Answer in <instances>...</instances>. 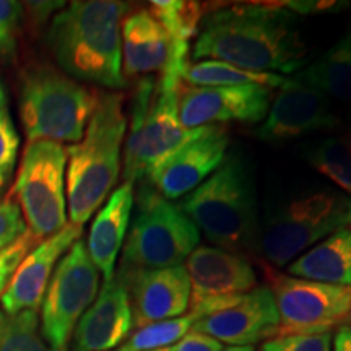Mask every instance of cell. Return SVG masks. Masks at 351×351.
I'll return each mask as SVG.
<instances>
[{
	"mask_svg": "<svg viewBox=\"0 0 351 351\" xmlns=\"http://www.w3.org/2000/svg\"><path fill=\"white\" fill-rule=\"evenodd\" d=\"M309 47L300 16L274 3L218 7L202 20L192 59H212L262 73H295Z\"/></svg>",
	"mask_w": 351,
	"mask_h": 351,
	"instance_id": "cell-1",
	"label": "cell"
},
{
	"mask_svg": "<svg viewBox=\"0 0 351 351\" xmlns=\"http://www.w3.org/2000/svg\"><path fill=\"white\" fill-rule=\"evenodd\" d=\"M127 10L125 2L78 0L57 13L46 44L65 75L112 90L125 86L121 23Z\"/></svg>",
	"mask_w": 351,
	"mask_h": 351,
	"instance_id": "cell-2",
	"label": "cell"
},
{
	"mask_svg": "<svg viewBox=\"0 0 351 351\" xmlns=\"http://www.w3.org/2000/svg\"><path fill=\"white\" fill-rule=\"evenodd\" d=\"M178 207L215 247L257 254L261 213L251 161L238 148Z\"/></svg>",
	"mask_w": 351,
	"mask_h": 351,
	"instance_id": "cell-3",
	"label": "cell"
},
{
	"mask_svg": "<svg viewBox=\"0 0 351 351\" xmlns=\"http://www.w3.org/2000/svg\"><path fill=\"white\" fill-rule=\"evenodd\" d=\"M124 96L101 93L80 142L67 150V204L70 223L83 226L116 187L122 143L127 134Z\"/></svg>",
	"mask_w": 351,
	"mask_h": 351,
	"instance_id": "cell-4",
	"label": "cell"
},
{
	"mask_svg": "<svg viewBox=\"0 0 351 351\" xmlns=\"http://www.w3.org/2000/svg\"><path fill=\"white\" fill-rule=\"evenodd\" d=\"M187 65H174L160 78L143 77L132 101L130 129L124 147V182L148 181L176 150L199 129H184L179 119V95Z\"/></svg>",
	"mask_w": 351,
	"mask_h": 351,
	"instance_id": "cell-5",
	"label": "cell"
},
{
	"mask_svg": "<svg viewBox=\"0 0 351 351\" xmlns=\"http://www.w3.org/2000/svg\"><path fill=\"white\" fill-rule=\"evenodd\" d=\"M351 228V199L330 186L301 187L267 204L257 254L274 267L289 265L333 232Z\"/></svg>",
	"mask_w": 351,
	"mask_h": 351,
	"instance_id": "cell-6",
	"label": "cell"
},
{
	"mask_svg": "<svg viewBox=\"0 0 351 351\" xmlns=\"http://www.w3.org/2000/svg\"><path fill=\"white\" fill-rule=\"evenodd\" d=\"M98 91L80 85L60 69L34 64L20 78L19 111L28 142H80Z\"/></svg>",
	"mask_w": 351,
	"mask_h": 351,
	"instance_id": "cell-7",
	"label": "cell"
},
{
	"mask_svg": "<svg viewBox=\"0 0 351 351\" xmlns=\"http://www.w3.org/2000/svg\"><path fill=\"white\" fill-rule=\"evenodd\" d=\"M200 231L178 204L148 184L137 195V212L122 245V271L160 270L182 265L199 247Z\"/></svg>",
	"mask_w": 351,
	"mask_h": 351,
	"instance_id": "cell-8",
	"label": "cell"
},
{
	"mask_svg": "<svg viewBox=\"0 0 351 351\" xmlns=\"http://www.w3.org/2000/svg\"><path fill=\"white\" fill-rule=\"evenodd\" d=\"M65 166L67 150L62 143L51 140L26 143L12 195L23 215L26 228L39 241L67 225Z\"/></svg>",
	"mask_w": 351,
	"mask_h": 351,
	"instance_id": "cell-9",
	"label": "cell"
},
{
	"mask_svg": "<svg viewBox=\"0 0 351 351\" xmlns=\"http://www.w3.org/2000/svg\"><path fill=\"white\" fill-rule=\"evenodd\" d=\"M99 275L82 238L57 263L41 304V333L52 351L69 350L78 320L98 296Z\"/></svg>",
	"mask_w": 351,
	"mask_h": 351,
	"instance_id": "cell-10",
	"label": "cell"
},
{
	"mask_svg": "<svg viewBox=\"0 0 351 351\" xmlns=\"http://www.w3.org/2000/svg\"><path fill=\"white\" fill-rule=\"evenodd\" d=\"M280 327L276 337L327 333L350 320L351 287L313 282L291 275H270Z\"/></svg>",
	"mask_w": 351,
	"mask_h": 351,
	"instance_id": "cell-11",
	"label": "cell"
},
{
	"mask_svg": "<svg viewBox=\"0 0 351 351\" xmlns=\"http://www.w3.org/2000/svg\"><path fill=\"white\" fill-rule=\"evenodd\" d=\"M192 330L205 333L219 343L252 346L276 337L280 327L274 293L257 287L244 295L207 301L191 309Z\"/></svg>",
	"mask_w": 351,
	"mask_h": 351,
	"instance_id": "cell-12",
	"label": "cell"
},
{
	"mask_svg": "<svg viewBox=\"0 0 351 351\" xmlns=\"http://www.w3.org/2000/svg\"><path fill=\"white\" fill-rule=\"evenodd\" d=\"M271 104L270 88L247 86H184L179 95V119L184 129L241 122L258 124Z\"/></svg>",
	"mask_w": 351,
	"mask_h": 351,
	"instance_id": "cell-13",
	"label": "cell"
},
{
	"mask_svg": "<svg viewBox=\"0 0 351 351\" xmlns=\"http://www.w3.org/2000/svg\"><path fill=\"white\" fill-rule=\"evenodd\" d=\"M340 125L332 112L330 101L319 90L287 78L256 137L267 143H283L315 132H330Z\"/></svg>",
	"mask_w": 351,
	"mask_h": 351,
	"instance_id": "cell-14",
	"label": "cell"
},
{
	"mask_svg": "<svg viewBox=\"0 0 351 351\" xmlns=\"http://www.w3.org/2000/svg\"><path fill=\"white\" fill-rule=\"evenodd\" d=\"M228 147L230 137L225 127H200L199 134L176 150L152 174L148 182L165 199H182L219 168L228 155Z\"/></svg>",
	"mask_w": 351,
	"mask_h": 351,
	"instance_id": "cell-15",
	"label": "cell"
},
{
	"mask_svg": "<svg viewBox=\"0 0 351 351\" xmlns=\"http://www.w3.org/2000/svg\"><path fill=\"white\" fill-rule=\"evenodd\" d=\"M121 43L125 80L189 65V44L174 41L150 8H138L122 20Z\"/></svg>",
	"mask_w": 351,
	"mask_h": 351,
	"instance_id": "cell-16",
	"label": "cell"
},
{
	"mask_svg": "<svg viewBox=\"0 0 351 351\" xmlns=\"http://www.w3.org/2000/svg\"><path fill=\"white\" fill-rule=\"evenodd\" d=\"M116 276L125 285L134 326L138 328L181 317L189 309L191 282L184 265L160 270H119Z\"/></svg>",
	"mask_w": 351,
	"mask_h": 351,
	"instance_id": "cell-17",
	"label": "cell"
},
{
	"mask_svg": "<svg viewBox=\"0 0 351 351\" xmlns=\"http://www.w3.org/2000/svg\"><path fill=\"white\" fill-rule=\"evenodd\" d=\"M82 234L83 226L67 223L59 232L34 245L20 262L0 298V309L10 315L25 311H38L57 263L73 243L82 238Z\"/></svg>",
	"mask_w": 351,
	"mask_h": 351,
	"instance_id": "cell-18",
	"label": "cell"
},
{
	"mask_svg": "<svg viewBox=\"0 0 351 351\" xmlns=\"http://www.w3.org/2000/svg\"><path fill=\"white\" fill-rule=\"evenodd\" d=\"M186 271L191 282V309L257 288V274L249 257L215 245H199L187 257Z\"/></svg>",
	"mask_w": 351,
	"mask_h": 351,
	"instance_id": "cell-19",
	"label": "cell"
},
{
	"mask_svg": "<svg viewBox=\"0 0 351 351\" xmlns=\"http://www.w3.org/2000/svg\"><path fill=\"white\" fill-rule=\"evenodd\" d=\"M132 327L134 315L129 293L119 276L104 282L93 304L78 320L70 351H111L125 340Z\"/></svg>",
	"mask_w": 351,
	"mask_h": 351,
	"instance_id": "cell-20",
	"label": "cell"
},
{
	"mask_svg": "<svg viewBox=\"0 0 351 351\" xmlns=\"http://www.w3.org/2000/svg\"><path fill=\"white\" fill-rule=\"evenodd\" d=\"M135 205L134 184L124 182L114 189L104 207L96 215L88 234L86 251L104 282L114 278L117 256L125 243Z\"/></svg>",
	"mask_w": 351,
	"mask_h": 351,
	"instance_id": "cell-21",
	"label": "cell"
},
{
	"mask_svg": "<svg viewBox=\"0 0 351 351\" xmlns=\"http://www.w3.org/2000/svg\"><path fill=\"white\" fill-rule=\"evenodd\" d=\"M288 275L351 287V228L328 236L288 265Z\"/></svg>",
	"mask_w": 351,
	"mask_h": 351,
	"instance_id": "cell-22",
	"label": "cell"
},
{
	"mask_svg": "<svg viewBox=\"0 0 351 351\" xmlns=\"http://www.w3.org/2000/svg\"><path fill=\"white\" fill-rule=\"evenodd\" d=\"M295 80L351 103V28L313 64L296 72Z\"/></svg>",
	"mask_w": 351,
	"mask_h": 351,
	"instance_id": "cell-23",
	"label": "cell"
},
{
	"mask_svg": "<svg viewBox=\"0 0 351 351\" xmlns=\"http://www.w3.org/2000/svg\"><path fill=\"white\" fill-rule=\"evenodd\" d=\"M182 80L187 82L189 86L200 88L256 85L275 90L282 86L287 78L276 73L251 72V70L239 69L236 65L219 62V60H202V62L187 65Z\"/></svg>",
	"mask_w": 351,
	"mask_h": 351,
	"instance_id": "cell-24",
	"label": "cell"
},
{
	"mask_svg": "<svg viewBox=\"0 0 351 351\" xmlns=\"http://www.w3.org/2000/svg\"><path fill=\"white\" fill-rule=\"evenodd\" d=\"M302 156L351 199V148L345 138L327 137L307 143Z\"/></svg>",
	"mask_w": 351,
	"mask_h": 351,
	"instance_id": "cell-25",
	"label": "cell"
},
{
	"mask_svg": "<svg viewBox=\"0 0 351 351\" xmlns=\"http://www.w3.org/2000/svg\"><path fill=\"white\" fill-rule=\"evenodd\" d=\"M150 12L161 21L174 41L187 43L199 34L205 13L204 3L189 0H155L150 2Z\"/></svg>",
	"mask_w": 351,
	"mask_h": 351,
	"instance_id": "cell-26",
	"label": "cell"
},
{
	"mask_svg": "<svg viewBox=\"0 0 351 351\" xmlns=\"http://www.w3.org/2000/svg\"><path fill=\"white\" fill-rule=\"evenodd\" d=\"M0 351H52L39 332L38 311L10 315L0 309Z\"/></svg>",
	"mask_w": 351,
	"mask_h": 351,
	"instance_id": "cell-27",
	"label": "cell"
},
{
	"mask_svg": "<svg viewBox=\"0 0 351 351\" xmlns=\"http://www.w3.org/2000/svg\"><path fill=\"white\" fill-rule=\"evenodd\" d=\"M195 324L194 314L187 313L181 317L161 320V322L150 324V326L140 327L127 345L135 351H150L168 348L169 345L178 343L184 339L189 332L192 330V326Z\"/></svg>",
	"mask_w": 351,
	"mask_h": 351,
	"instance_id": "cell-28",
	"label": "cell"
},
{
	"mask_svg": "<svg viewBox=\"0 0 351 351\" xmlns=\"http://www.w3.org/2000/svg\"><path fill=\"white\" fill-rule=\"evenodd\" d=\"M23 3L0 0V62L12 60L16 54Z\"/></svg>",
	"mask_w": 351,
	"mask_h": 351,
	"instance_id": "cell-29",
	"label": "cell"
},
{
	"mask_svg": "<svg viewBox=\"0 0 351 351\" xmlns=\"http://www.w3.org/2000/svg\"><path fill=\"white\" fill-rule=\"evenodd\" d=\"M261 351H332V335L330 332L280 335L263 341Z\"/></svg>",
	"mask_w": 351,
	"mask_h": 351,
	"instance_id": "cell-30",
	"label": "cell"
},
{
	"mask_svg": "<svg viewBox=\"0 0 351 351\" xmlns=\"http://www.w3.org/2000/svg\"><path fill=\"white\" fill-rule=\"evenodd\" d=\"M39 241L32 231L26 230L15 243H12L8 247L0 251V295H3L5 288L10 283L13 274L19 269L20 262L23 261L34 245H38Z\"/></svg>",
	"mask_w": 351,
	"mask_h": 351,
	"instance_id": "cell-31",
	"label": "cell"
},
{
	"mask_svg": "<svg viewBox=\"0 0 351 351\" xmlns=\"http://www.w3.org/2000/svg\"><path fill=\"white\" fill-rule=\"evenodd\" d=\"M20 147V137L13 125L8 109L0 111V176L7 181L16 163V153Z\"/></svg>",
	"mask_w": 351,
	"mask_h": 351,
	"instance_id": "cell-32",
	"label": "cell"
},
{
	"mask_svg": "<svg viewBox=\"0 0 351 351\" xmlns=\"http://www.w3.org/2000/svg\"><path fill=\"white\" fill-rule=\"evenodd\" d=\"M28 230L15 202H0V251L15 243Z\"/></svg>",
	"mask_w": 351,
	"mask_h": 351,
	"instance_id": "cell-33",
	"label": "cell"
},
{
	"mask_svg": "<svg viewBox=\"0 0 351 351\" xmlns=\"http://www.w3.org/2000/svg\"><path fill=\"white\" fill-rule=\"evenodd\" d=\"M295 15H314V13L340 12L350 5L348 2H327V0H291V2H278Z\"/></svg>",
	"mask_w": 351,
	"mask_h": 351,
	"instance_id": "cell-34",
	"label": "cell"
},
{
	"mask_svg": "<svg viewBox=\"0 0 351 351\" xmlns=\"http://www.w3.org/2000/svg\"><path fill=\"white\" fill-rule=\"evenodd\" d=\"M173 348L174 351H221L223 343L205 333L191 330Z\"/></svg>",
	"mask_w": 351,
	"mask_h": 351,
	"instance_id": "cell-35",
	"label": "cell"
},
{
	"mask_svg": "<svg viewBox=\"0 0 351 351\" xmlns=\"http://www.w3.org/2000/svg\"><path fill=\"white\" fill-rule=\"evenodd\" d=\"M333 351H351V326H340L333 337Z\"/></svg>",
	"mask_w": 351,
	"mask_h": 351,
	"instance_id": "cell-36",
	"label": "cell"
},
{
	"mask_svg": "<svg viewBox=\"0 0 351 351\" xmlns=\"http://www.w3.org/2000/svg\"><path fill=\"white\" fill-rule=\"evenodd\" d=\"M7 106V90H5V85H3L2 80H0V111L2 109H5Z\"/></svg>",
	"mask_w": 351,
	"mask_h": 351,
	"instance_id": "cell-37",
	"label": "cell"
},
{
	"mask_svg": "<svg viewBox=\"0 0 351 351\" xmlns=\"http://www.w3.org/2000/svg\"><path fill=\"white\" fill-rule=\"evenodd\" d=\"M221 351H256L254 346H228V348Z\"/></svg>",
	"mask_w": 351,
	"mask_h": 351,
	"instance_id": "cell-38",
	"label": "cell"
},
{
	"mask_svg": "<svg viewBox=\"0 0 351 351\" xmlns=\"http://www.w3.org/2000/svg\"><path fill=\"white\" fill-rule=\"evenodd\" d=\"M111 351H135L134 348H130L129 345H122V346H119V348H116V350H111Z\"/></svg>",
	"mask_w": 351,
	"mask_h": 351,
	"instance_id": "cell-39",
	"label": "cell"
},
{
	"mask_svg": "<svg viewBox=\"0 0 351 351\" xmlns=\"http://www.w3.org/2000/svg\"><path fill=\"white\" fill-rule=\"evenodd\" d=\"M150 351H174L173 346H168V348H160V350H150Z\"/></svg>",
	"mask_w": 351,
	"mask_h": 351,
	"instance_id": "cell-40",
	"label": "cell"
},
{
	"mask_svg": "<svg viewBox=\"0 0 351 351\" xmlns=\"http://www.w3.org/2000/svg\"><path fill=\"white\" fill-rule=\"evenodd\" d=\"M345 140H346V142H348L350 148H351V132H350V134H348V137H345Z\"/></svg>",
	"mask_w": 351,
	"mask_h": 351,
	"instance_id": "cell-41",
	"label": "cell"
},
{
	"mask_svg": "<svg viewBox=\"0 0 351 351\" xmlns=\"http://www.w3.org/2000/svg\"><path fill=\"white\" fill-rule=\"evenodd\" d=\"M3 184H5V179H3V178H2V176H0V189H2V187H3Z\"/></svg>",
	"mask_w": 351,
	"mask_h": 351,
	"instance_id": "cell-42",
	"label": "cell"
},
{
	"mask_svg": "<svg viewBox=\"0 0 351 351\" xmlns=\"http://www.w3.org/2000/svg\"><path fill=\"white\" fill-rule=\"evenodd\" d=\"M350 320H351V313H350Z\"/></svg>",
	"mask_w": 351,
	"mask_h": 351,
	"instance_id": "cell-43",
	"label": "cell"
}]
</instances>
